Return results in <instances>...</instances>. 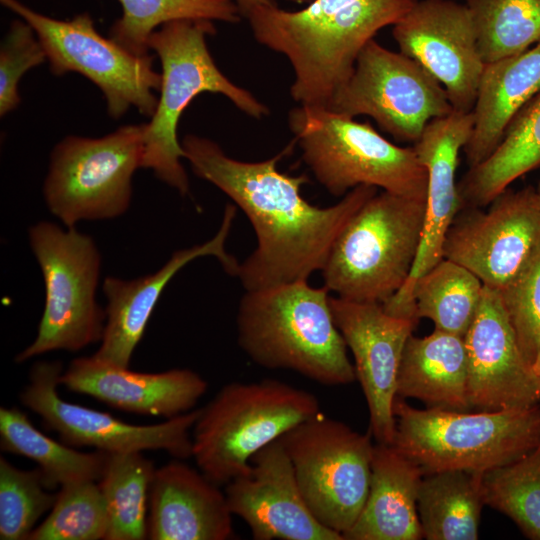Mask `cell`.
<instances>
[{
    "mask_svg": "<svg viewBox=\"0 0 540 540\" xmlns=\"http://www.w3.org/2000/svg\"><path fill=\"white\" fill-rule=\"evenodd\" d=\"M181 145L193 173L225 193L253 226L257 246L236 273L245 291L308 280L321 271L347 222L377 193L360 185L332 206L310 204L301 194L308 178L278 170L292 143L258 162L233 159L213 140L194 134Z\"/></svg>",
    "mask_w": 540,
    "mask_h": 540,
    "instance_id": "cell-1",
    "label": "cell"
},
{
    "mask_svg": "<svg viewBox=\"0 0 540 540\" xmlns=\"http://www.w3.org/2000/svg\"><path fill=\"white\" fill-rule=\"evenodd\" d=\"M416 1L313 0L299 11L271 3L250 9L244 17L254 38L291 64L293 100L326 108L351 76L362 48Z\"/></svg>",
    "mask_w": 540,
    "mask_h": 540,
    "instance_id": "cell-2",
    "label": "cell"
},
{
    "mask_svg": "<svg viewBox=\"0 0 540 540\" xmlns=\"http://www.w3.org/2000/svg\"><path fill=\"white\" fill-rule=\"evenodd\" d=\"M330 296L308 280L246 291L236 317L239 346L266 369L291 370L325 386L354 382Z\"/></svg>",
    "mask_w": 540,
    "mask_h": 540,
    "instance_id": "cell-3",
    "label": "cell"
},
{
    "mask_svg": "<svg viewBox=\"0 0 540 540\" xmlns=\"http://www.w3.org/2000/svg\"><path fill=\"white\" fill-rule=\"evenodd\" d=\"M214 34L213 21L180 19L164 23L148 40L149 49L160 59L162 81L156 110L146 123L143 168L152 170L182 196L189 193L190 185L181 163L184 151L177 126L184 110L199 94H222L255 119L270 113L265 104L217 67L207 46V37Z\"/></svg>",
    "mask_w": 540,
    "mask_h": 540,
    "instance_id": "cell-4",
    "label": "cell"
},
{
    "mask_svg": "<svg viewBox=\"0 0 540 540\" xmlns=\"http://www.w3.org/2000/svg\"><path fill=\"white\" fill-rule=\"evenodd\" d=\"M392 446L424 475L444 470L483 473L512 463L540 442V404L498 411L419 410L399 397Z\"/></svg>",
    "mask_w": 540,
    "mask_h": 540,
    "instance_id": "cell-5",
    "label": "cell"
},
{
    "mask_svg": "<svg viewBox=\"0 0 540 540\" xmlns=\"http://www.w3.org/2000/svg\"><path fill=\"white\" fill-rule=\"evenodd\" d=\"M425 207L387 191L369 198L336 238L321 270L324 286L343 299L385 303L411 273Z\"/></svg>",
    "mask_w": 540,
    "mask_h": 540,
    "instance_id": "cell-6",
    "label": "cell"
},
{
    "mask_svg": "<svg viewBox=\"0 0 540 540\" xmlns=\"http://www.w3.org/2000/svg\"><path fill=\"white\" fill-rule=\"evenodd\" d=\"M320 411L315 395L276 379L227 383L200 408L192 457L210 481L227 484L259 450Z\"/></svg>",
    "mask_w": 540,
    "mask_h": 540,
    "instance_id": "cell-7",
    "label": "cell"
},
{
    "mask_svg": "<svg viewBox=\"0 0 540 540\" xmlns=\"http://www.w3.org/2000/svg\"><path fill=\"white\" fill-rule=\"evenodd\" d=\"M288 124L303 161L330 194L367 185L426 201L428 174L413 147L397 146L368 123L324 107L299 105Z\"/></svg>",
    "mask_w": 540,
    "mask_h": 540,
    "instance_id": "cell-8",
    "label": "cell"
},
{
    "mask_svg": "<svg viewBox=\"0 0 540 540\" xmlns=\"http://www.w3.org/2000/svg\"><path fill=\"white\" fill-rule=\"evenodd\" d=\"M28 239L43 275L45 303L34 341L15 361L101 342L106 312L96 300L101 254L93 238L40 221L29 228Z\"/></svg>",
    "mask_w": 540,
    "mask_h": 540,
    "instance_id": "cell-9",
    "label": "cell"
},
{
    "mask_svg": "<svg viewBox=\"0 0 540 540\" xmlns=\"http://www.w3.org/2000/svg\"><path fill=\"white\" fill-rule=\"evenodd\" d=\"M146 123L129 124L99 138L67 136L50 156L43 196L66 227L82 220L123 215L132 200V179L143 168Z\"/></svg>",
    "mask_w": 540,
    "mask_h": 540,
    "instance_id": "cell-10",
    "label": "cell"
},
{
    "mask_svg": "<svg viewBox=\"0 0 540 540\" xmlns=\"http://www.w3.org/2000/svg\"><path fill=\"white\" fill-rule=\"evenodd\" d=\"M1 4L26 21L41 42L55 76L76 72L103 93L107 112L121 118L131 107L151 118L156 110L161 73L153 69V56L136 55L113 39L99 34L88 13L59 20L41 14L18 0Z\"/></svg>",
    "mask_w": 540,
    "mask_h": 540,
    "instance_id": "cell-11",
    "label": "cell"
},
{
    "mask_svg": "<svg viewBox=\"0 0 540 540\" xmlns=\"http://www.w3.org/2000/svg\"><path fill=\"white\" fill-rule=\"evenodd\" d=\"M370 435L320 411L279 438L311 512L342 536L357 520L369 493L374 449Z\"/></svg>",
    "mask_w": 540,
    "mask_h": 540,
    "instance_id": "cell-12",
    "label": "cell"
},
{
    "mask_svg": "<svg viewBox=\"0 0 540 540\" xmlns=\"http://www.w3.org/2000/svg\"><path fill=\"white\" fill-rule=\"evenodd\" d=\"M366 115L393 138L415 143L426 125L454 111L444 87L418 61L370 40L354 70L326 107Z\"/></svg>",
    "mask_w": 540,
    "mask_h": 540,
    "instance_id": "cell-13",
    "label": "cell"
},
{
    "mask_svg": "<svg viewBox=\"0 0 540 540\" xmlns=\"http://www.w3.org/2000/svg\"><path fill=\"white\" fill-rule=\"evenodd\" d=\"M62 372L59 361L36 362L20 400L63 443L107 453L163 450L176 459L192 457V429L200 408L158 424L123 422L109 413L62 399L57 391Z\"/></svg>",
    "mask_w": 540,
    "mask_h": 540,
    "instance_id": "cell-14",
    "label": "cell"
},
{
    "mask_svg": "<svg viewBox=\"0 0 540 540\" xmlns=\"http://www.w3.org/2000/svg\"><path fill=\"white\" fill-rule=\"evenodd\" d=\"M485 212L456 216L443 257L475 274L483 285L501 290L540 248V200L536 188L505 190Z\"/></svg>",
    "mask_w": 540,
    "mask_h": 540,
    "instance_id": "cell-15",
    "label": "cell"
},
{
    "mask_svg": "<svg viewBox=\"0 0 540 540\" xmlns=\"http://www.w3.org/2000/svg\"><path fill=\"white\" fill-rule=\"evenodd\" d=\"M392 35L401 53L440 82L455 111H473L485 63L465 4L417 0L392 25Z\"/></svg>",
    "mask_w": 540,
    "mask_h": 540,
    "instance_id": "cell-16",
    "label": "cell"
},
{
    "mask_svg": "<svg viewBox=\"0 0 540 540\" xmlns=\"http://www.w3.org/2000/svg\"><path fill=\"white\" fill-rule=\"evenodd\" d=\"M334 321L354 358V370L370 415V433L392 445L397 376L407 340L419 319L387 313L381 303L330 296Z\"/></svg>",
    "mask_w": 540,
    "mask_h": 540,
    "instance_id": "cell-17",
    "label": "cell"
},
{
    "mask_svg": "<svg viewBox=\"0 0 540 540\" xmlns=\"http://www.w3.org/2000/svg\"><path fill=\"white\" fill-rule=\"evenodd\" d=\"M474 126L471 112L453 111L431 120L414 150L428 174L424 228L418 254L402 288L383 307L391 315L415 317L412 292L416 281L441 259L446 234L462 206L456 169L460 150L468 143Z\"/></svg>",
    "mask_w": 540,
    "mask_h": 540,
    "instance_id": "cell-18",
    "label": "cell"
},
{
    "mask_svg": "<svg viewBox=\"0 0 540 540\" xmlns=\"http://www.w3.org/2000/svg\"><path fill=\"white\" fill-rule=\"evenodd\" d=\"M470 411H498L540 404V378L525 360L499 292L483 288L463 336Z\"/></svg>",
    "mask_w": 540,
    "mask_h": 540,
    "instance_id": "cell-19",
    "label": "cell"
},
{
    "mask_svg": "<svg viewBox=\"0 0 540 540\" xmlns=\"http://www.w3.org/2000/svg\"><path fill=\"white\" fill-rule=\"evenodd\" d=\"M224 492L231 513L247 524L255 540H344L311 512L279 438L254 454L249 469L228 482Z\"/></svg>",
    "mask_w": 540,
    "mask_h": 540,
    "instance_id": "cell-20",
    "label": "cell"
},
{
    "mask_svg": "<svg viewBox=\"0 0 540 540\" xmlns=\"http://www.w3.org/2000/svg\"><path fill=\"white\" fill-rule=\"evenodd\" d=\"M235 214V205H227L221 226L211 239L175 251L152 274L131 280L106 277L102 285L107 300L106 323L100 347L93 356L112 365L129 368L133 353L162 292L171 279L191 261L203 256H214L228 274L236 276L239 263L225 249Z\"/></svg>",
    "mask_w": 540,
    "mask_h": 540,
    "instance_id": "cell-21",
    "label": "cell"
},
{
    "mask_svg": "<svg viewBox=\"0 0 540 540\" xmlns=\"http://www.w3.org/2000/svg\"><path fill=\"white\" fill-rule=\"evenodd\" d=\"M59 381L71 392L118 410L166 419L193 410L208 389V382L191 369L135 372L93 355L74 359Z\"/></svg>",
    "mask_w": 540,
    "mask_h": 540,
    "instance_id": "cell-22",
    "label": "cell"
},
{
    "mask_svg": "<svg viewBox=\"0 0 540 540\" xmlns=\"http://www.w3.org/2000/svg\"><path fill=\"white\" fill-rule=\"evenodd\" d=\"M218 486L181 459L156 468L149 496L148 539L234 538L233 514Z\"/></svg>",
    "mask_w": 540,
    "mask_h": 540,
    "instance_id": "cell-23",
    "label": "cell"
},
{
    "mask_svg": "<svg viewBox=\"0 0 540 540\" xmlns=\"http://www.w3.org/2000/svg\"><path fill=\"white\" fill-rule=\"evenodd\" d=\"M424 473L394 446L374 445L369 493L346 540L423 538L417 500Z\"/></svg>",
    "mask_w": 540,
    "mask_h": 540,
    "instance_id": "cell-24",
    "label": "cell"
},
{
    "mask_svg": "<svg viewBox=\"0 0 540 540\" xmlns=\"http://www.w3.org/2000/svg\"><path fill=\"white\" fill-rule=\"evenodd\" d=\"M540 92V41L528 50L484 66L464 147L469 167L487 159L515 115Z\"/></svg>",
    "mask_w": 540,
    "mask_h": 540,
    "instance_id": "cell-25",
    "label": "cell"
},
{
    "mask_svg": "<svg viewBox=\"0 0 540 540\" xmlns=\"http://www.w3.org/2000/svg\"><path fill=\"white\" fill-rule=\"evenodd\" d=\"M468 363L462 336L435 329L425 337H409L403 350L396 394L424 402L429 408L466 412Z\"/></svg>",
    "mask_w": 540,
    "mask_h": 540,
    "instance_id": "cell-26",
    "label": "cell"
},
{
    "mask_svg": "<svg viewBox=\"0 0 540 540\" xmlns=\"http://www.w3.org/2000/svg\"><path fill=\"white\" fill-rule=\"evenodd\" d=\"M540 167V92L512 119L492 154L458 184L462 204H490L519 177Z\"/></svg>",
    "mask_w": 540,
    "mask_h": 540,
    "instance_id": "cell-27",
    "label": "cell"
},
{
    "mask_svg": "<svg viewBox=\"0 0 540 540\" xmlns=\"http://www.w3.org/2000/svg\"><path fill=\"white\" fill-rule=\"evenodd\" d=\"M484 505L482 473L454 469L424 475L417 500L423 538L478 539Z\"/></svg>",
    "mask_w": 540,
    "mask_h": 540,
    "instance_id": "cell-28",
    "label": "cell"
},
{
    "mask_svg": "<svg viewBox=\"0 0 540 540\" xmlns=\"http://www.w3.org/2000/svg\"><path fill=\"white\" fill-rule=\"evenodd\" d=\"M1 450L33 460L49 490L101 478L107 452H81L39 431L17 407L0 408Z\"/></svg>",
    "mask_w": 540,
    "mask_h": 540,
    "instance_id": "cell-29",
    "label": "cell"
},
{
    "mask_svg": "<svg viewBox=\"0 0 540 540\" xmlns=\"http://www.w3.org/2000/svg\"><path fill=\"white\" fill-rule=\"evenodd\" d=\"M156 468L142 452L108 453L98 485L108 527L105 540L148 539L149 496Z\"/></svg>",
    "mask_w": 540,
    "mask_h": 540,
    "instance_id": "cell-30",
    "label": "cell"
},
{
    "mask_svg": "<svg viewBox=\"0 0 540 540\" xmlns=\"http://www.w3.org/2000/svg\"><path fill=\"white\" fill-rule=\"evenodd\" d=\"M484 285L464 266L447 258L415 283L412 303L418 319H430L435 329L464 336L479 306Z\"/></svg>",
    "mask_w": 540,
    "mask_h": 540,
    "instance_id": "cell-31",
    "label": "cell"
},
{
    "mask_svg": "<svg viewBox=\"0 0 540 540\" xmlns=\"http://www.w3.org/2000/svg\"><path fill=\"white\" fill-rule=\"evenodd\" d=\"M122 16L110 28V38L136 55L149 54L150 35L164 23L210 20L237 23L242 13L235 0H118Z\"/></svg>",
    "mask_w": 540,
    "mask_h": 540,
    "instance_id": "cell-32",
    "label": "cell"
},
{
    "mask_svg": "<svg viewBox=\"0 0 540 540\" xmlns=\"http://www.w3.org/2000/svg\"><path fill=\"white\" fill-rule=\"evenodd\" d=\"M485 64L520 54L540 41V0H465Z\"/></svg>",
    "mask_w": 540,
    "mask_h": 540,
    "instance_id": "cell-33",
    "label": "cell"
},
{
    "mask_svg": "<svg viewBox=\"0 0 540 540\" xmlns=\"http://www.w3.org/2000/svg\"><path fill=\"white\" fill-rule=\"evenodd\" d=\"M485 505L511 518L524 535L540 540V442L518 460L482 473Z\"/></svg>",
    "mask_w": 540,
    "mask_h": 540,
    "instance_id": "cell-34",
    "label": "cell"
},
{
    "mask_svg": "<svg viewBox=\"0 0 540 540\" xmlns=\"http://www.w3.org/2000/svg\"><path fill=\"white\" fill-rule=\"evenodd\" d=\"M108 516L98 482L84 481L60 487L47 517L28 540L105 539Z\"/></svg>",
    "mask_w": 540,
    "mask_h": 540,
    "instance_id": "cell-35",
    "label": "cell"
},
{
    "mask_svg": "<svg viewBox=\"0 0 540 540\" xmlns=\"http://www.w3.org/2000/svg\"><path fill=\"white\" fill-rule=\"evenodd\" d=\"M57 493L49 490L38 467L22 470L0 457V539L28 540L49 512Z\"/></svg>",
    "mask_w": 540,
    "mask_h": 540,
    "instance_id": "cell-36",
    "label": "cell"
},
{
    "mask_svg": "<svg viewBox=\"0 0 540 540\" xmlns=\"http://www.w3.org/2000/svg\"><path fill=\"white\" fill-rule=\"evenodd\" d=\"M499 292L525 360L532 366L540 346V248Z\"/></svg>",
    "mask_w": 540,
    "mask_h": 540,
    "instance_id": "cell-37",
    "label": "cell"
},
{
    "mask_svg": "<svg viewBox=\"0 0 540 540\" xmlns=\"http://www.w3.org/2000/svg\"><path fill=\"white\" fill-rule=\"evenodd\" d=\"M47 61L46 52L33 28L16 19L2 40L0 48V115L16 109L21 97L19 83L23 75Z\"/></svg>",
    "mask_w": 540,
    "mask_h": 540,
    "instance_id": "cell-38",
    "label": "cell"
},
{
    "mask_svg": "<svg viewBox=\"0 0 540 540\" xmlns=\"http://www.w3.org/2000/svg\"><path fill=\"white\" fill-rule=\"evenodd\" d=\"M235 2L239 6L243 17L250 9L258 5L274 3L273 0H235Z\"/></svg>",
    "mask_w": 540,
    "mask_h": 540,
    "instance_id": "cell-39",
    "label": "cell"
},
{
    "mask_svg": "<svg viewBox=\"0 0 540 540\" xmlns=\"http://www.w3.org/2000/svg\"><path fill=\"white\" fill-rule=\"evenodd\" d=\"M532 368L534 370V372L536 373V375L540 378V346L537 350V354H536V357H535V360L532 364Z\"/></svg>",
    "mask_w": 540,
    "mask_h": 540,
    "instance_id": "cell-40",
    "label": "cell"
},
{
    "mask_svg": "<svg viewBox=\"0 0 540 540\" xmlns=\"http://www.w3.org/2000/svg\"><path fill=\"white\" fill-rule=\"evenodd\" d=\"M288 1H292L298 4H309L313 0H288Z\"/></svg>",
    "mask_w": 540,
    "mask_h": 540,
    "instance_id": "cell-41",
    "label": "cell"
},
{
    "mask_svg": "<svg viewBox=\"0 0 540 540\" xmlns=\"http://www.w3.org/2000/svg\"><path fill=\"white\" fill-rule=\"evenodd\" d=\"M536 189H537V192H538V196H539V200H540V182H539V184H538V186H537V188H536Z\"/></svg>",
    "mask_w": 540,
    "mask_h": 540,
    "instance_id": "cell-42",
    "label": "cell"
}]
</instances>
